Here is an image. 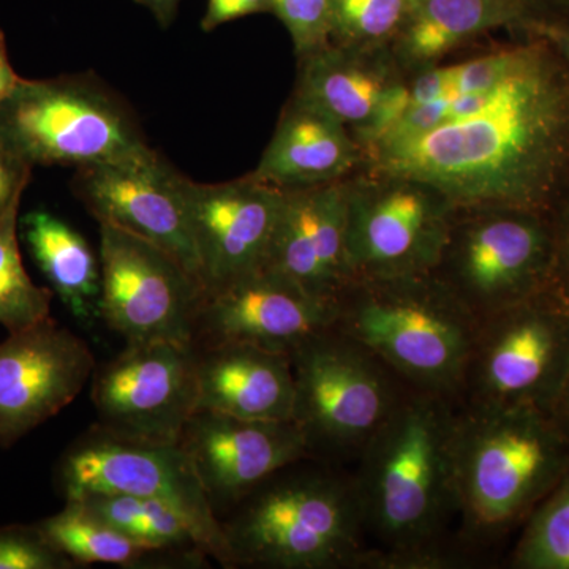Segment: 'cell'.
<instances>
[{
	"label": "cell",
	"instance_id": "d4e9b609",
	"mask_svg": "<svg viewBox=\"0 0 569 569\" xmlns=\"http://www.w3.org/2000/svg\"><path fill=\"white\" fill-rule=\"evenodd\" d=\"M52 548L69 557L78 567L102 563L121 568H153L160 563H190L201 567L204 557L164 552L141 545L104 520L92 515L81 501H66L61 511L37 522Z\"/></svg>",
	"mask_w": 569,
	"mask_h": 569
},
{
	"label": "cell",
	"instance_id": "d6986e66",
	"mask_svg": "<svg viewBox=\"0 0 569 569\" xmlns=\"http://www.w3.org/2000/svg\"><path fill=\"white\" fill-rule=\"evenodd\" d=\"M347 181L284 190L264 269L336 302L351 282L347 260Z\"/></svg>",
	"mask_w": 569,
	"mask_h": 569
},
{
	"label": "cell",
	"instance_id": "836d02e7",
	"mask_svg": "<svg viewBox=\"0 0 569 569\" xmlns=\"http://www.w3.org/2000/svg\"><path fill=\"white\" fill-rule=\"evenodd\" d=\"M258 13H272L271 0H208L201 29L212 32L228 22Z\"/></svg>",
	"mask_w": 569,
	"mask_h": 569
},
{
	"label": "cell",
	"instance_id": "74e56055",
	"mask_svg": "<svg viewBox=\"0 0 569 569\" xmlns=\"http://www.w3.org/2000/svg\"><path fill=\"white\" fill-rule=\"evenodd\" d=\"M529 33H538V36L548 39L569 66V22L552 26V28L538 29V31Z\"/></svg>",
	"mask_w": 569,
	"mask_h": 569
},
{
	"label": "cell",
	"instance_id": "8fae6325",
	"mask_svg": "<svg viewBox=\"0 0 569 569\" xmlns=\"http://www.w3.org/2000/svg\"><path fill=\"white\" fill-rule=\"evenodd\" d=\"M347 187L351 280L433 272L458 216L443 194L411 179L372 173Z\"/></svg>",
	"mask_w": 569,
	"mask_h": 569
},
{
	"label": "cell",
	"instance_id": "ac0fdd59",
	"mask_svg": "<svg viewBox=\"0 0 569 569\" xmlns=\"http://www.w3.org/2000/svg\"><path fill=\"white\" fill-rule=\"evenodd\" d=\"M337 302L310 295L287 277L261 269L204 296L193 348L247 343L291 355L335 328Z\"/></svg>",
	"mask_w": 569,
	"mask_h": 569
},
{
	"label": "cell",
	"instance_id": "e0dca14e",
	"mask_svg": "<svg viewBox=\"0 0 569 569\" xmlns=\"http://www.w3.org/2000/svg\"><path fill=\"white\" fill-rule=\"evenodd\" d=\"M220 519L266 479L312 459L295 421L242 419L197 410L178 441Z\"/></svg>",
	"mask_w": 569,
	"mask_h": 569
},
{
	"label": "cell",
	"instance_id": "2e32d148",
	"mask_svg": "<svg viewBox=\"0 0 569 569\" xmlns=\"http://www.w3.org/2000/svg\"><path fill=\"white\" fill-rule=\"evenodd\" d=\"M187 194L204 296L266 268L284 190L249 174L222 183L189 179Z\"/></svg>",
	"mask_w": 569,
	"mask_h": 569
},
{
	"label": "cell",
	"instance_id": "f35d334b",
	"mask_svg": "<svg viewBox=\"0 0 569 569\" xmlns=\"http://www.w3.org/2000/svg\"><path fill=\"white\" fill-rule=\"evenodd\" d=\"M550 415L569 440V373L552 410H550Z\"/></svg>",
	"mask_w": 569,
	"mask_h": 569
},
{
	"label": "cell",
	"instance_id": "cb8c5ba5",
	"mask_svg": "<svg viewBox=\"0 0 569 569\" xmlns=\"http://www.w3.org/2000/svg\"><path fill=\"white\" fill-rule=\"evenodd\" d=\"M22 236L67 310L92 325L99 318L100 263L84 236L48 211H32L22 219Z\"/></svg>",
	"mask_w": 569,
	"mask_h": 569
},
{
	"label": "cell",
	"instance_id": "9a60e30c",
	"mask_svg": "<svg viewBox=\"0 0 569 569\" xmlns=\"http://www.w3.org/2000/svg\"><path fill=\"white\" fill-rule=\"evenodd\" d=\"M0 343V447L10 448L69 407L97 369L88 343L52 318Z\"/></svg>",
	"mask_w": 569,
	"mask_h": 569
},
{
	"label": "cell",
	"instance_id": "ab89813d",
	"mask_svg": "<svg viewBox=\"0 0 569 569\" xmlns=\"http://www.w3.org/2000/svg\"><path fill=\"white\" fill-rule=\"evenodd\" d=\"M567 298H568V301H569V296H567Z\"/></svg>",
	"mask_w": 569,
	"mask_h": 569
},
{
	"label": "cell",
	"instance_id": "d590c367",
	"mask_svg": "<svg viewBox=\"0 0 569 569\" xmlns=\"http://www.w3.org/2000/svg\"><path fill=\"white\" fill-rule=\"evenodd\" d=\"M21 80L22 78L14 71L10 62L6 33L0 31V103L9 99L14 89L20 86Z\"/></svg>",
	"mask_w": 569,
	"mask_h": 569
},
{
	"label": "cell",
	"instance_id": "5b68a950",
	"mask_svg": "<svg viewBox=\"0 0 569 569\" xmlns=\"http://www.w3.org/2000/svg\"><path fill=\"white\" fill-rule=\"evenodd\" d=\"M336 302L337 331L408 388L460 399L478 320L432 272L353 279Z\"/></svg>",
	"mask_w": 569,
	"mask_h": 569
},
{
	"label": "cell",
	"instance_id": "8992f818",
	"mask_svg": "<svg viewBox=\"0 0 569 569\" xmlns=\"http://www.w3.org/2000/svg\"><path fill=\"white\" fill-rule=\"evenodd\" d=\"M0 138L32 168H80L152 151L132 110L88 73L22 78L0 103Z\"/></svg>",
	"mask_w": 569,
	"mask_h": 569
},
{
	"label": "cell",
	"instance_id": "5bb4252c",
	"mask_svg": "<svg viewBox=\"0 0 569 569\" xmlns=\"http://www.w3.org/2000/svg\"><path fill=\"white\" fill-rule=\"evenodd\" d=\"M73 193L99 223H110L162 247L198 280L190 223L189 178L159 152L77 168Z\"/></svg>",
	"mask_w": 569,
	"mask_h": 569
},
{
	"label": "cell",
	"instance_id": "52a82bcc",
	"mask_svg": "<svg viewBox=\"0 0 569 569\" xmlns=\"http://www.w3.org/2000/svg\"><path fill=\"white\" fill-rule=\"evenodd\" d=\"M293 421L312 459L355 466L408 388L376 355L336 328L290 355Z\"/></svg>",
	"mask_w": 569,
	"mask_h": 569
},
{
	"label": "cell",
	"instance_id": "8d00e7d4",
	"mask_svg": "<svg viewBox=\"0 0 569 569\" xmlns=\"http://www.w3.org/2000/svg\"><path fill=\"white\" fill-rule=\"evenodd\" d=\"M134 2L151 11L160 28L167 29L173 24L174 18L178 17L181 0H134Z\"/></svg>",
	"mask_w": 569,
	"mask_h": 569
},
{
	"label": "cell",
	"instance_id": "7c38bea8",
	"mask_svg": "<svg viewBox=\"0 0 569 569\" xmlns=\"http://www.w3.org/2000/svg\"><path fill=\"white\" fill-rule=\"evenodd\" d=\"M99 318L126 343L193 347L203 284L173 254L140 236L99 223Z\"/></svg>",
	"mask_w": 569,
	"mask_h": 569
},
{
	"label": "cell",
	"instance_id": "ffe728a7",
	"mask_svg": "<svg viewBox=\"0 0 569 569\" xmlns=\"http://www.w3.org/2000/svg\"><path fill=\"white\" fill-rule=\"evenodd\" d=\"M194 351L198 410L260 421H293L296 388L290 355L247 343H220Z\"/></svg>",
	"mask_w": 569,
	"mask_h": 569
},
{
	"label": "cell",
	"instance_id": "6da1fadb",
	"mask_svg": "<svg viewBox=\"0 0 569 569\" xmlns=\"http://www.w3.org/2000/svg\"><path fill=\"white\" fill-rule=\"evenodd\" d=\"M523 33L522 61L478 93L473 112L370 146L369 173L426 183L458 211L548 212L569 167V66L548 39Z\"/></svg>",
	"mask_w": 569,
	"mask_h": 569
},
{
	"label": "cell",
	"instance_id": "f1b7e54d",
	"mask_svg": "<svg viewBox=\"0 0 569 569\" xmlns=\"http://www.w3.org/2000/svg\"><path fill=\"white\" fill-rule=\"evenodd\" d=\"M413 0H332L331 43L361 51L389 50Z\"/></svg>",
	"mask_w": 569,
	"mask_h": 569
},
{
	"label": "cell",
	"instance_id": "9c48e42d",
	"mask_svg": "<svg viewBox=\"0 0 569 569\" xmlns=\"http://www.w3.org/2000/svg\"><path fill=\"white\" fill-rule=\"evenodd\" d=\"M56 485L66 501L96 493L163 501L186 520L209 557L234 568L222 522L179 443L121 436L97 425L66 449Z\"/></svg>",
	"mask_w": 569,
	"mask_h": 569
},
{
	"label": "cell",
	"instance_id": "44dd1931",
	"mask_svg": "<svg viewBox=\"0 0 569 569\" xmlns=\"http://www.w3.org/2000/svg\"><path fill=\"white\" fill-rule=\"evenodd\" d=\"M361 162L365 151L347 126L291 97L250 176L277 189H305L343 181Z\"/></svg>",
	"mask_w": 569,
	"mask_h": 569
},
{
	"label": "cell",
	"instance_id": "603a6c76",
	"mask_svg": "<svg viewBox=\"0 0 569 569\" xmlns=\"http://www.w3.org/2000/svg\"><path fill=\"white\" fill-rule=\"evenodd\" d=\"M538 22L518 0H413L389 50L411 67L433 66L449 51L496 29L531 32Z\"/></svg>",
	"mask_w": 569,
	"mask_h": 569
},
{
	"label": "cell",
	"instance_id": "ba28073f",
	"mask_svg": "<svg viewBox=\"0 0 569 569\" xmlns=\"http://www.w3.org/2000/svg\"><path fill=\"white\" fill-rule=\"evenodd\" d=\"M548 212L458 211L432 274L477 320L556 288Z\"/></svg>",
	"mask_w": 569,
	"mask_h": 569
},
{
	"label": "cell",
	"instance_id": "e575fe53",
	"mask_svg": "<svg viewBox=\"0 0 569 569\" xmlns=\"http://www.w3.org/2000/svg\"><path fill=\"white\" fill-rule=\"evenodd\" d=\"M533 14L538 22V29L569 22V0H518ZM531 31V32H535Z\"/></svg>",
	"mask_w": 569,
	"mask_h": 569
},
{
	"label": "cell",
	"instance_id": "3957f363",
	"mask_svg": "<svg viewBox=\"0 0 569 569\" xmlns=\"http://www.w3.org/2000/svg\"><path fill=\"white\" fill-rule=\"evenodd\" d=\"M569 467V440L535 406L460 402L455 440L456 542L481 563L530 518Z\"/></svg>",
	"mask_w": 569,
	"mask_h": 569
},
{
	"label": "cell",
	"instance_id": "484cf974",
	"mask_svg": "<svg viewBox=\"0 0 569 569\" xmlns=\"http://www.w3.org/2000/svg\"><path fill=\"white\" fill-rule=\"evenodd\" d=\"M74 501H81L112 529L149 548L204 559L209 557L186 520L163 501L126 493H96Z\"/></svg>",
	"mask_w": 569,
	"mask_h": 569
},
{
	"label": "cell",
	"instance_id": "f546056e",
	"mask_svg": "<svg viewBox=\"0 0 569 569\" xmlns=\"http://www.w3.org/2000/svg\"><path fill=\"white\" fill-rule=\"evenodd\" d=\"M272 13L290 33L296 56L305 58L331 43L332 0H271Z\"/></svg>",
	"mask_w": 569,
	"mask_h": 569
},
{
	"label": "cell",
	"instance_id": "1f68e13d",
	"mask_svg": "<svg viewBox=\"0 0 569 569\" xmlns=\"http://www.w3.org/2000/svg\"><path fill=\"white\" fill-rule=\"evenodd\" d=\"M548 217L556 246V288L560 293L569 296V167L550 204Z\"/></svg>",
	"mask_w": 569,
	"mask_h": 569
},
{
	"label": "cell",
	"instance_id": "7402d4cb",
	"mask_svg": "<svg viewBox=\"0 0 569 569\" xmlns=\"http://www.w3.org/2000/svg\"><path fill=\"white\" fill-rule=\"evenodd\" d=\"M380 51L329 43L299 58L293 97L358 132L373 118L389 89L400 82L395 69L378 56Z\"/></svg>",
	"mask_w": 569,
	"mask_h": 569
},
{
	"label": "cell",
	"instance_id": "83f0119b",
	"mask_svg": "<svg viewBox=\"0 0 569 569\" xmlns=\"http://www.w3.org/2000/svg\"><path fill=\"white\" fill-rule=\"evenodd\" d=\"M512 569H569V467L519 530Z\"/></svg>",
	"mask_w": 569,
	"mask_h": 569
},
{
	"label": "cell",
	"instance_id": "d6a6232c",
	"mask_svg": "<svg viewBox=\"0 0 569 569\" xmlns=\"http://www.w3.org/2000/svg\"><path fill=\"white\" fill-rule=\"evenodd\" d=\"M32 170L31 164L26 163L0 138V216L14 201L22 200L26 187L31 181Z\"/></svg>",
	"mask_w": 569,
	"mask_h": 569
},
{
	"label": "cell",
	"instance_id": "4316f807",
	"mask_svg": "<svg viewBox=\"0 0 569 569\" xmlns=\"http://www.w3.org/2000/svg\"><path fill=\"white\" fill-rule=\"evenodd\" d=\"M21 200L0 216V325L21 331L51 317L52 291L32 282L20 253Z\"/></svg>",
	"mask_w": 569,
	"mask_h": 569
},
{
	"label": "cell",
	"instance_id": "277c9868",
	"mask_svg": "<svg viewBox=\"0 0 569 569\" xmlns=\"http://www.w3.org/2000/svg\"><path fill=\"white\" fill-rule=\"evenodd\" d=\"M236 567L359 569L370 550L353 473L306 459L220 519Z\"/></svg>",
	"mask_w": 569,
	"mask_h": 569
},
{
	"label": "cell",
	"instance_id": "4dcf8cb0",
	"mask_svg": "<svg viewBox=\"0 0 569 569\" xmlns=\"http://www.w3.org/2000/svg\"><path fill=\"white\" fill-rule=\"evenodd\" d=\"M74 561L52 548L39 526L0 527V569H77Z\"/></svg>",
	"mask_w": 569,
	"mask_h": 569
},
{
	"label": "cell",
	"instance_id": "4fadbf2b",
	"mask_svg": "<svg viewBox=\"0 0 569 569\" xmlns=\"http://www.w3.org/2000/svg\"><path fill=\"white\" fill-rule=\"evenodd\" d=\"M91 383L100 427L178 443L198 410L197 351L173 342L127 343L121 353L97 365Z\"/></svg>",
	"mask_w": 569,
	"mask_h": 569
},
{
	"label": "cell",
	"instance_id": "7a4b0ae2",
	"mask_svg": "<svg viewBox=\"0 0 569 569\" xmlns=\"http://www.w3.org/2000/svg\"><path fill=\"white\" fill-rule=\"evenodd\" d=\"M460 400L407 388L353 473L370 550L359 569L471 567L456 542Z\"/></svg>",
	"mask_w": 569,
	"mask_h": 569
},
{
	"label": "cell",
	"instance_id": "30bf717a",
	"mask_svg": "<svg viewBox=\"0 0 569 569\" xmlns=\"http://www.w3.org/2000/svg\"><path fill=\"white\" fill-rule=\"evenodd\" d=\"M569 373V301L557 288L478 321L460 402L552 410Z\"/></svg>",
	"mask_w": 569,
	"mask_h": 569
}]
</instances>
